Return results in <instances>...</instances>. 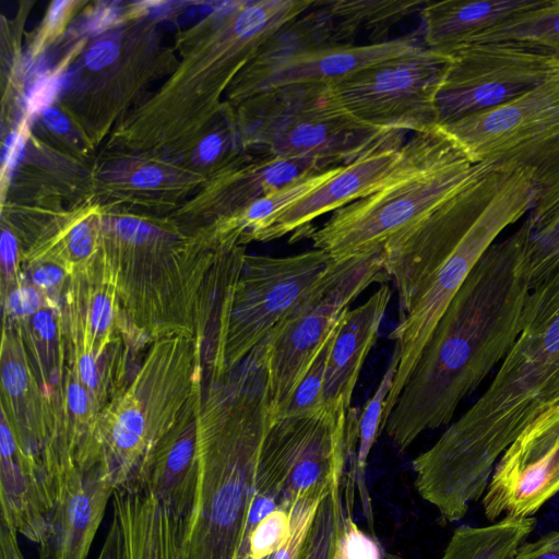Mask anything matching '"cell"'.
Segmentation results:
<instances>
[{
    "label": "cell",
    "mask_w": 559,
    "mask_h": 559,
    "mask_svg": "<svg viewBox=\"0 0 559 559\" xmlns=\"http://www.w3.org/2000/svg\"><path fill=\"white\" fill-rule=\"evenodd\" d=\"M530 240L525 219L492 243L439 319L382 426L400 452L448 425L516 341L533 290Z\"/></svg>",
    "instance_id": "1"
},
{
    "label": "cell",
    "mask_w": 559,
    "mask_h": 559,
    "mask_svg": "<svg viewBox=\"0 0 559 559\" xmlns=\"http://www.w3.org/2000/svg\"><path fill=\"white\" fill-rule=\"evenodd\" d=\"M535 199L530 168L486 164L459 192L384 245V270L399 293L400 321L390 334L399 366L381 427L468 274L498 236L531 212Z\"/></svg>",
    "instance_id": "2"
},
{
    "label": "cell",
    "mask_w": 559,
    "mask_h": 559,
    "mask_svg": "<svg viewBox=\"0 0 559 559\" xmlns=\"http://www.w3.org/2000/svg\"><path fill=\"white\" fill-rule=\"evenodd\" d=\"M559 396V269L533 288L525 324L480 397L413 460L415 487L442 521L462 520L524 428Z\"/></svg>",
    "instance_id": "3"
},
{
    "label": "cell",
    "mask_w": 559,
    "mask_h": 559,
    "mask_svg": "<svg viewBox=\"0 0 559 559\" xmlns=\"http://www.w3.org/2000/svg\"><path fill=\"white\" fill-rule=\"evenodd\" d=\"M100 253L129 333L146 345L180 335L204 347L246 251L221 246L212 226L186 233L123 215L102 219Z\"/></svg>",
    "instance_id": "4"
},
{
    "label": "cell",
    "mask_w": 559,
    "mask_h": 559,
    "mask_svg": "<svg viewBox=\"0 0 559 559\" xmlns=\"http://www.w3.org/2000/svg\"><path fill=\"white\" fill-rule=\"evenodd\" d=\"M272 421L265 338L231 372L203 390L198 484L182 524L180 559L240 558Z\"/></svg>",
    "instance_id": "5"
},
{
    "label": "cell",
    "mask_w": 559,
    "mask_h": 559,
    "mask_svg": "<svg viewBox=\"0 0 559 559\" xmlns=\"http://www.w3.org/2000/svg\"><path fill=\"white\" fill-rule=\"evenodd\" d=\"M407 169L376 192L333 212L308 237L334 260L381 251L394 236L426 217L472 179L485 164H473L438 129L415 133Z\"/></svg>",
    "instance_id": "6"
},
{
    "label": "cell",
    "mask_w": 559,
    "mask_h": 559,
    "mask_svg": "<svg viewBox=\"0 0 559 559\" xmlns=\"http://www.w3.org/2000/svg\"><path fill=\"white\" fill-rule=\"evenodd\" d=\"M203 350L180 335L155 340L123 391L100 413L102 463L116 488L134 481L152 449L203 391Z\"/></svg>",
    "instance_id": "7"
},
{
    "label": "cell",
    "mask_w": 559,
    "mask_h": 559,
    "mask_svg": "<svg viewBox=\"0 0 559 559\" xmlns=\"http://www.w3.org/2000/svg\"><path fill=\"white\" fill-rule=\"evenodd\" d=\"M337 263L320 249L287 257L245 254L224 288L204 346L207 383L238 367Z\"/></svg>",
    "instance_id": "8"
},
{
    "label": "cell",
    "mask_w": 559,
    "mask_h": 559,
    "mask_svg": "<svg viewBox=\"0 0 559 559\" xmlns=\"http://www.w3.org/2000/svg\"><path fill=\"white\" fill-rule=\"evenodd\" d=\"M236 115L246 148L323 168L346 165L405 132L366 126L349 116L329 84H295L264 91L239 104Z\"/></svg>",
    "instance_id": "9"
},
{
    "label": "cell",
    "mask_w": 559,
    "mask_h": 559,
    "mask_svg": "<svg viewBox=\"0 0 559 559\" xmlns=\"http://www.w3.org/2000/svg\"><path fill=\"white\" fill-rule=\"evenodd\" d=\"M358 418L357 409L340 403L274 419L261 449L250 522L258 524L277 508L290 513L305 495H328L354 465Z\"/></svg>",
    "instance_id": "10"
},
{
    "label": "cell",
    "mask_w": 559,
    "mask_h": 559,
    "mask_svg": "<svg viewBox=\"0 0 559 559\" xmlns=\"http://www.w3.org/2000/svg\"><path fill=\"white\" fill-rule=\"evenodd\" d=\"M382 250L338 261L333 273L266 336L273 420L352 302L371 284H385Z\"/></svg>",
    "instance_id": "11"
},
{
    "label": "cell",
    "mask_w": 559,
    "mask_h": 559,
    "mask_svg": "<svg viewBox=\"0 0 559 559\" xmlns=\"http://www.w3.org/2000/svg\"><path fill=\"white\" fill-rule=\"evenodd\" d=\"M452 56L420 48L329 83L338 105L362 124L429 133L440 126L437 97Z\"/></svg>",
    "instance_id": "12"
},
{
    "label": "cell",
    "mask_w": 559,
    "mask_h": 559,
    "mask_svg": "<svg viewBox=\"0 0 559 559\" xmlns=\"http://www.w3.org/2000/svg\"><path fill=\"white\" fill-rule=\"evenodd\" d=\"M452 59L437 97L440 124L507 103L559 73V58L513 43H473Z\"/></svg>",
    "instance_id": "13"
},
{
    "label": "cell",
    "mask_w": 559,
    "mask_h": 559,
    "mask_svg": "<svg viewBox=\"0 0 559 559\" xmlns=\"http://www.w3.org/2000/svg\"><path fill=\"white\" fill-rule=\"evenodd\" d=\"M60 321L66 364L97 404L99 361L117 342L130 335L100 251L88 266L69 276L60 304Z\"/></svg>",
    "instance_id": "14"
},
{
    "label": "cell",
    "mask_w": 559,
    "mask_h": 559,
    "mask_svg": "<svg viewBox=\"0 0 559 559\" xmlns=\"http://www.w3.org/2000/svg\"><path fill=\"white\" fill-rule=\"evenodd\" d=\"M559 126V73L481 112L439 126L473 164H490Z\"/></svg>",
    "instance_id": "15"
},
{
    "label": "cell",
    "mask_w": 559,
    "mask_h": 559,
    "mask_svg": "<svg viewBox=\"0 0 559 559\" xmlns=\"http://www.w3.org/2000/svg\"><path fill=\"white\" fill-rule=\"evenodd\" d=\"M421 46L416 35H407L379 44L332 45L266 61L253 60L238 74L230 97L240 104L251 96L281 86L329 84Z\"/></svg>",
    "instance_id": "16"
},
{
    "label": "cell",
    "mask_w": 559,
    "mask_h": 559,
    "mask_svg": "<svg viewBox=\"0 0 559 559\" xmlns=\"http://www.w3.org/2000/svg\"><path fill=\"white\" fill-rule=\"evenodd\" d=\"M414 139L380 145L343 165L326 182L300 199L265 229L257 241L278 239L289 233L294 238L308 237L311 223L362 199L399 178L414 155Z\"/></svg>",
    "instance_id": "17"
},
{
    "label": "cell",
    "mask_w": 559,
    "mask_h": 559,
    "mask_svg": "<svg viewBox=\"0 0 559 559\" xmlns=\"http://www.w3.org/2000/svg\"><path fill=\"white\" fill-rule=\"evenodd\" d=\"M116 486L102 462L74 465L52 481L53 506L38 559H86Z\"/></svg>",
    "instance_id": "18"
},
{
    "label": "cell",
    "mask_w": 559,
    "mask_h": 559,
    "mask_svg": "<svg viewBox=\"0 0 559 559\" xmlns=\"http://www.w3.org/2000/svg\"><path fill=\"white\" fill-rule=\"evenodd\" d=\"M203 391L144 460L135 487L153 495L183 524L192 508L199 475L198 414Z\"/></svg>",
    "instance_id": "19"
},
{
    "label": "cell",
    "mask_w": 559,
    "mask_h": 559,
    "mask_svg": "<svg viewBox=\"0 0 559 559\" xmlns=\"http://www.w3.org/2000/svg\"><path fill=\"white\" fill-rule=\"evenodd\" d=\"M1 414L19 445L40 461L52 431V412L35 376L19 325L3 321Z\"/></svg>",
    "instance_id": "20"
},
{
    "label": "cell",
    "mask_w": 559,
    "mask_h": 559,
    "mask_svg": "<svg viewBox=\"0 0 559 559\" xmlns=\"http://www.w3.org/2000/svg\"><path fill=\"white\" fill-rule=\"evenodd\" d=\"M0 501L1 522L38 545L47 531L53 491L41 462L19 445L2 414Z\"/></svg>",
    "instance_id": "21"
},
{
    "label": "cell",
    "mask_w": 559,
    "mask_h": 559,
    "mask_svg": "<svg viewBox=\"0 0 559 559\" xmlns=\"http://www.w3.org/2000/svg\"><path fill=\"white\" fill-rule=\"evenodd\" d=\"M392 296L382 284L364 304L341 319L329 355L323 386L324 406H350L362 365L372 348Z\"/></svg>",
    "instance_id": "22"
},
{
    "label": "cell",
    "mask_w": 559,
    "mask_h": 559,
    "mask_svg": "<svg viewBox=\"0 0 559 559\" xmlns=\"http://www.w3.org/2000/svg\"><path fill=\"white\" fill-rule=\"evenodd\" d=\"M546 0H445L426 1L419 11L424 46L449 52Z\"/></svg>",
    "instance_id": "23"
},
{
    "label": "cell",
    "mask_w": 559,
    "mask_h": 559,
    "mask_svg": "<svg viewBox=\"0 0 559 559\" xmlns=\"http://www.w3.org/2000/svg\"><path fill=\"white\" fill-rule=\"evenodd\" d=\"M126 545V559H180L182 523L151 493L116 488L111 497Z\"/></svg>",
    "instance_id": "24"
},
{
    "label": "cell",
    "mask_w": 559,
    "mask_h": 559,
    "mask_svg": "<svg viewBox=\"0 0 559 559\" xmlns=\"http://www.w3.org/2000/svg\"><path fill=\"white\" fill-rule=\"evenodd\" d=\"M559 492V448L540 461L500 479H490L483 496L485 516H533Z\"/></svg>",
    "instance_id": "25"
},
{
    "label": "cell",
    "mask_w": 559,
    "mask_h": 559,
    "mask_svg": "<svg viewBox=\"0 0 559 559\" xmlns=\"http://www.w3.org/2000/svg\"><path fill=\"white\" fill-rule=\"evenodd\" d=\"M425 0H333L323 1L332 20L333 45H354L360 33L367 34L370 44L385 40L391 28L420 11Z\"/></svg>",
    "instance_id": "26"
},
{
    "label": "cell",
    "mask_w": 559,
    "mask_h": 559,
    "mask_svg": "<svg viewBox=\"0 0 559 559\" xmlns=\"http://www.w3.org/2000/svg\"><path fill=\"white\" fill-rule=\"evenodd\" d=\"M490 164H512L533 171L536 199L526 217L531 230L559 218V126Z\"/></svg>",
    "instance_id": "27"
},
{
    "label": "cell",
    "mask_w": 559,
    "mask_h": 559,
    "mask_svg": "<svg viewBox=\"0 0 559 559\" xmlns=\"http://www.w3.org/2000/svg\"><path fill=\"white\" fill-rule=\"evenodd\" d=\"M536 526V519L504 516L487 526H457L440 559H512ZM388 559H402L385 552Z\"/></svg>",
    "instance_id": "28"
},
{
    "label": "cell",
    "mask_w": 559,
    "mask_h": 559,
    "mask_svg": "<svg viewBox=\"0 0 559 559\" xmlns=\"http://www.w3.org/2000/svg\"><path fill=\"white\" fill-rule=\"evenodd\" d=\"M473 43H513L537 48L559 58V0L513 15L475 36Z\"/></svg>",
    "instance_id": "29"
},
{
    "label": "cell",
    "mask_w": 559,
    "mask_h": 559,
    "mask_svg": "<svg viewBox=\"0 0 559 559\" xmlns=\"http://www.w3.org/2000/svg\"><path fill=\"white\" fill-rule=\"evenodd\" d=\"M559 448V396L535 417L503 452L490 479L516 473Z\"/></svg>",
    "instance_id": "30"
},
{
    "label": "cell",
    "mask_w": 559,
    "mask_h": 559,
    "mask_svg": "<svg viewBox=\"0 0 559 559\" xmlns=\"http://www.w3.org/2000/svg\"><path fill=\"white\" fill-rule=\"evenodd\" d=\"M399 366V354L394 348L390 364L373 395L367 401L358 418V444L354 465L346 471L356 486L359 498L361 499L364 513L373 532V515L371 499L365 481L366 466L369 453L379 433H381V423L386 397L393 385V380Z\"/></svg>",
    "instance_id": "31"
},
{
    "label": "cell",
    "mask_w": 559,
    "mask_h": 559,
    "mask_svg": "<svg viewBox=\"0 0 559 559\" xmlns=\"http://www.w3.org/2000/svg\"><path fill=\"white\" fill-rule=\"evenodd\" d=\"M344 478L337 479L330 492L319 502L299 559H344Z\"/></svg>",
    "instance_id": "32"
},
{
    "label": "cell",
    "mask_w": 559,
    "mask_h": 559,
    "mask_svg": "<svg viewBox=\"0 0 559 559\" xmlns=\"http://www.w3.org/2000/svg\"><path fill=\"white\" fill-rule=\"evenodd\" d=\"M338 323L331 332L328 340L322 345L306 373L299 381L281 417L309 416L323 408L325 370Z\"/></svg>",
    "instance_id": "33"
},
{
    "label": "cell",
    "mask_w": 559,
    "mask_h": 559,
    "mask_svg": "<svg viewBox=\"0 0 559 559\" xmlns=\"http://www.w3.org/2000/svg\"><path fill=\"white\" fill-rule=\"evenodd\" d=\"M290 534V513L275 509L264 516L249 535L245 559H263L287 540Z\"/></svg>",
    "instance_id": "34"
},
{
    "label": "cell",
    "mask_w": 559,
    "mask_h": 559,
    "mask_svg": "<svg viewBox=\"0 0 559 559\" xmlns=\"http://www.w3.org/2000/svg\"><path fill=\"white\" fill-rule=\"evenodd\" d=\"M322 498L308 493L296 501L290 510L289 537L274 552L272 559H299L310 524Z\"/></svg>",
    "instance_id": "35"
},
{
    "label": "cell",
    "mask_w": 559,
    "mask_h": 559,
    "mask_svg": "<svg viewBox=\"0 0 559 559\" xmlns=\"http://www.w3.org/2000/svg\"><path fill=\"white\" fill-rule=\"evenodd\" d=\"M23 277L52 305L60 307L69 274L52 263L36 262L22 267Z\"/></svg>",
    "instance_id": "36"
},
{
    "label": "cell",
    "mask_w": 559,
    "mask_h": 559,
    "mask_svg": "<svg viewBox=\"0 0 559 559\" xmlns=\"http://www.w3.org/2000/svg\"><path fill=\"white\" fill-rule=\"evenodd\" d=\"M50 302L22 275L20 282L1 298L3 320L17 321L37 312Z\"/></svg>",
    "instance_id": "37"
},
{
    "label": "cell",
    "mask_w": 559,
    "mask_h": 559,
    "mask_svg": "<svg viewBox=\"0 0 559 559\" xmlns=\"http://www.w3.org/2000/svg\"><path fill=\"white\" fill-rule=\"evenodd\" d=\"M1 253V298L21 280L23 266L22 243L10 228L3 226L0 240Z\"/></svg>",
    "instance_id": "38"
},
{
    "label": "cell",
    "mask_w": 559,
    "mask_h": 559,
    "mask_svg": "<svg viewBox=\"0 0 559 559\" xmlns=\"http://www.w3.org/2000/svg\"><path fill=\"white\" fill-rule=\"evenodd\" d=\"M67 62L68 59H66L53 72L44 74L35 81L26 96L27 117H31L38 111H43L49 106L60 86L62 70Z\"/></svg>",
    "instance_id": "39"
},
{
    "label": "cell",
    "mask_w": 559,
    "mask_h": 559,
    "mask_svg": "<svg viewBox=\"0 0 559 559\" xmlns=\"http://www.w3.org/2000/svg\"><path fill=\"white\" fill-rule=\"evenodd\" d=\"M512 559H559V531H550L532 542H524Z\"/></svg>",
    "instance_id": "40"
},
{
    "label": "cell",
    "mask_w": 559,
    "mask_h": 559,
    "mask_svg": "<svg viewBox=\"0 0 559 559\" xmlns=\"http://www.w3.org/2000/svg\"><path fill=\"white\" fill-rule=\"evenodd\" d=\"M27 121H23L19 128L10 134L8 140L3 145L2 151V186L5 185V180H9V176L14 169L16 163L21 158L24 150L26 131H27Z\"/></svg>",
    "instance_id": "41"
},
{
    "label": "cell",
    "mask_w": 559,
    "mask_h": 559,
    "mask_svg": "<svg viewBox=\"0 0 559 559\" xmlns=\"http://www.w3.org/2000/svg\"><path fill=\"white\" fill-rule=\"evenodd\" d=\"M118 56V44L112 39H102L88 48L84 63L90 70L97 71L114 63Z\"/></svg>",
    "instance_id": "42"
},
{
    "label": "cell",
    "mask_w": 559,
    "mask_h": 559,
    "mask_svg": "<svg viewBox=\"0 0 559 559\" xmlns=\"http://www.w3.org/2000/svg\"><path fill=\"white\" fill-rule=\"evenodd\" d=\"M97 559H126L124 537L120 523L115 515Z\"/></svg>",
    "instance_id": "43"
},
{
    "label": "cell",
    "mask_w": 559,
    "mask_h": 559,
    "mask_svg": "<svg viewBox=\"0 0 559 559\" xmlns=\"http://www.w3.org/2000/svg\"><path fill=\"white\" fill-rule=\"evenodd\" d=\"M73 3L74 2L64 0H58L51 3L45 23L44 39L51 34H56L61 28Z\"/></svg>",
    "instance_id": "44"
},
{
    "label": "cell",
    "mask_w": 559,
    "mask_h": 559,
    "mask_svg": "<svg viewBox=\"0 0 559 559\" xmlns=\"http://www.w3.org/2000/svg\"><path fill=\"white\" fill-rule=\"evenodd\" d=\"M117 16V3H106L103 8L96 9L85 27L90 33L103 32L116 22Z\"/></svg>",
    "instance_id": "45"
},
{
    "label": "cell",
    "mask_w": 559,
    "mask_h": 559,
    "mask_svg": "<svg viewBox=\"0 0 559 559\" xmlns=\"http://www.w3.org/2000/svg\"><path fill=\"white\" fill-rule=\"evenodd\" d=\"M0 559H25L17 543V533L3 522L0 527Z\"/></svg>",
    "instance_id": "46"
},
{
    "label": "cell",
    "mask_w": 559,
    "mask_h": 559,
    "mask_svg": "<svg viewBox=\"0 0 559 559\" xmlns=\"http://www.w3.org/2000/svg\"><path fill=\"white\" fill-rule=\"evenodd\" d=\"M163 178V171L158 167L143 166L133 173L130 182L135 188L151 189L160 185Z\"/></svg>",
    "instance_id": "47"
},
{
    "label": "cell",
    "mask_w": 559,
    "mask_h": 559,
    "mask_svg": "<svg viewBox=\"0 0 559 559\" xmlns=\"http://www.w3.org/2000/svg\"><path fill=\"white\" fill-rule=\"evenodd\" d=\"M41 118L45 126L57 134H64L68 132L70 124L64 114L52 106L46 107L41 111Z\"/></svg>",
    "instance_id": "48"
},
{
    "label": "cell",
    "mask_w": 559,
    "mask_h": 559,
    "mask_svg": "<svg viewBox=\"0 0 559 559\" xmlns=\"http://www.w3.org/2000/svg\"><path fill=\"white\" fill-rule=\"evenodd\" d=\"M272 556H273V555H271V556H266V557H264L263 559H272Z\"/></svg>",
    "instance_id": "49"
}]
</instances>
